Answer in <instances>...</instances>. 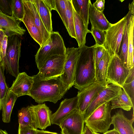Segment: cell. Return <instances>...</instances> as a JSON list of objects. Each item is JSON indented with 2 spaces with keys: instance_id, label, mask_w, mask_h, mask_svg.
I'll use <instances>...</instances> for the list:
<instances>
[{
  "instance_id": "36",
  "label": "cell",
  "mask_w": 134,
  "mask_h": 134,
  "mask_svg": "<svg viewBox=\"0 0 134 134\" xmlns=\"http://www.w3.org/2000/svg\"><path fill=\"white\" fill-rule=\"evenodd\" d=\"M8 38L4 31L0 29V64L2 63L5 56Z\"/></svg>"
},
{
  "instance_id": "10",
  "label": "cell",
  "mask_w": 134,
  "mask_h": 134,
  "mask_svg": "<svg viewBox=\"0 0 134 134\" xmlns=\"http://www.w3.org/2000/svg\"><path fill=\"white\" fill-rule=\"evenodd\" d=\"M121 88L110 84L101 91L89 105L84 114L85 120L95 110L104 104L110 102L119 93Z\"/></svg>"
},
{
  "instance_id": "42",
  "label": "cell",
  "mask_w": 134,
  "mask_h": 134,
  "mask_svg": "<svg viewBox=\"0 0 134 134\" xmlns=\"http://www.w3.org/2000/svg\"><path fill=\"white\" fill-rule=\"evenodd\" d=\"M36 134H60L55 132H51L43 130H39L36 129Z\"/></svg>"
},
{
  "instance_id": "22",
  "label": "cell",
  "mask_w": 134,
  "mask_h": 134,
  "mask_svg": "<svg viewBox=\"0 0 134 134\" xmlns=\"http://www.w3.org/2000/svg\"><path fill=\"white\" fill-rule=\"evenodd\" d=\"M26 4L34 23L41 34L44 43L50 34L45 28L32 0H23Z\"/></svg>"
},
{
  "instance_id": "13",
  "label": "cell",
  "mask_w": 134,
  "mask_h": 134,
  "mask_svg": "<svg viewBox=\"0 0 134 134\" xmlns=\"http://www.w3.org/2000/svg\"><path fill=\"white\" fill-rule=\"evenodd\" d=\"M28 107L31 113L37 129L44 130L51 125L52 111L45 103L31 105Z\"/></svg>"
},
{
  "instance_id": "41",
  "label": "cell",
  "mask_w": 134,
  "mask_h": 134,
  "mask_svg": "<svg viewBox=\"0 0 134 134\" xmlns=\"http://www.w3.org/2000/svg\"><path fill=\"white\" fill-rule=\"evenodd\" d=\"M18 134H36L35 130L29 129H20L18 128Z\"/></svg>"
},
{
  "instance_id": "33",
  "label": "cell",
  "mask_w": 134,
  "mask_h": 134,
  "mask_svg": "<svg viewBox=\"0 0 134 134\" xmlns=\"http://www.w3.org/2000/svg\"><path fill=\"white\" fill-rule=\"evenodd\" d=\"M4 71L0 65V112L6 97L9 91L5 81Z\"/></svg>"
},
{
  "instance_id": "11",
  "label": "cell",
  "mask_w": 134,
  "mask_h": 134,
  "mask_svg": "<svg viewBox=\"0 0 134 134\" xmlns=\"http://www.w3.org/2000/svg\"><path fill=\"white\" fill-rule=\"evenodd\" d=\"M105 87L96 83H92L78 92L77 109L84 115L89 105Z\"/></svg>"
},
{
  "instance_id": "30",
  "label": "cell",
  "mask_w": 134,
  "mask_h": 134,
  "mask_svg": "<svg viewBox=\"0 0 134 134\" xmlns=\"http://www.w3.org/2000/svg\"><path fill=\"white\" fill-rule=\"evenodd\" d=\"M134 69L130 70L122 88L131 99L134 104Z\"/></svg>"
},
{
  "instance_id": "48",
  "label": "cell",
  "mask_w": 134,
  "mask_h": 134,
  "mask_svg": "<svg viewBox=\"0 0 134 134\" xmlns=\"http://www.w3.org/2000/svg\"></svg>"
},
{
  "instance_id": "16",
  "label": "cell",
  "mask_w": 134,
  "mask_h": 134,
  "mask_svg": "<svg viewBox=\"0 0 134 134\" xmlns=\"http://www.w3.org/2000/svg\"><path fill=\"white\" fill-rule=\"evenodd\" d=\"M134 120V115L131 119H129L120 109L112 116L111 123L114 125V129L120 134H134L132 126Z\"/></svg>"
},
{
  "instance_id": "31",
  "label": "cell",
  "mask_w": 134,
  "mask_h": 134,
  "mask_svg": "<svg viewBox=\"0 0 134 134\" xmlns=\"http://www.w3.org/2000/svg\"><path fill=\"white\" fill-rule=\"evenodd\" d=\"M128 45V39L127 20L123 36L118 53L117 54L125 66L127 67V60Z\"/></svg>"
},
{
  "instance_id": "4",
  "label": "cell",
  "mask_w": 134,
  "mask_h": 134,
  "mask_svg": "<svg viewBox=\"0 0 134 134\" xmlns=\"http://www.w3.org/2000/svg\"><path fill=\"white\" fill-rule=\"evenodd\" d=\"M20 36L13 35L8 36L5 55L1 64L3 70L16 78L19 74V61L21 46Z\"/></svg>"
},
{
  "instance_id": "14",
  "label": "cell",
  "mask_w": 134,
  "mask_h": 134,
  "mask_svg": "<svg viewBox=\"0 0 134 134\" xmlns=\"http://www.w3.org/2000/svg\"><path fill=\"white\" fill-rule=\"evenodd\" d=\"M78 98L76 96L70 99H65L60 103L56 111L51 115V124L58 125L62 121L77 109Z\"/></svg>"
},
{
  "instance_id": "5",
  "label": "cell",
  "mask_w": 134,
  "mask_h": 134,
  "mask_svg": "<svg viewBox=\"0 0 134 134\" xmlns=\"http://www.w3.org/2000/svg\"><path fill=\"white\" fill-rule=\"evenodd\" d=\"M111 110L110 102L104 104L85 120V125L93 132H106L112 124Z\"/></svg>"
},
{
  "instance_id": "18",
  "label": "cell",
  "mask_w": 134,
  "mask_h": 134,
  "mask_svg": "<svg viewBox=\"0 0 134 134\" xmlns=\"http://www.w3.org/2000/svg\"><path fill=\"white\" fill-rule=\"evenodd\" d=\"M22 1L23 5L24 15L21 21L25 24L32 37L41 47L44 44L41 34L35 25L26 4L23 0Z\"/></svg>"
},
{
  "instance_id": "6",
  "label": "cell",
  "mask_w": 134,
  "mask_h": 134,
  "mask_svg": "<svg viewBox=\"0 0 134 134\" xmlns=\"http://www.w3.org/2000/svg\"><path fill=\"white\" fill-rule=\"evenodd\" d=\"M127 22L125 16L111 24L106 32L104 46L110 56L118 53Z\"/></svg>"
},
{
  "instance_id": "46",
  "label": "cell",
  "mask_w": 134,
  "mask_h": 134,
  "mask_svg": "<svg viewBox=\"0 0 134 134\" xmlns=\"http://www.w3.org/2000/svg\"><path fill=\"white\" fill-rule=\"evenodd\" d=\"M0 134H8L5 130H3L0 129Z\"/></svg>"
},
{
  "instance_id": "9",
  "label": "cell",
  "mask_w": 134,
  "mask_h": 134,
  "mask_svg": "<svg viewBox=\"0 0 134 134\" xmlns=\"http://www.w3.org/2000/svg\"><path fill=\"white\" fill-rule=\"evenodd\" d=\"M65 59V55H56L49 58L39 70L40 78L46 79L59 77L63 73Z\"/></svg>"
},
{
  "instance_id": "39",
  "label": "cell",
  "mask_w": 134,
  "mask_h": 134,
  "mask_svg": "<svg viewBox=\"0 0 134 134\" xmlns=\"http://www.w3.org/2000/svg\"><path fill=\"white\" fill-rule=\"evenodd\" d=\"M104 0H97L92 4L94 8L98 11L103 12L104 9Z\"/></svg>"
},
{
  "instance_id": "34",
  "label": "cell",
  "mask_w": 134,
  "mask_h": 134,
  "mask_svg": "<svg viewBox=\"0 0 134 134\" xmlns=\"http://www.w3.org/2000/svg\"><path fill=\"white\" fill-rule=\"evenodd\" d=\"M56 11L59 14L66 30L68 26L66 16V0H55Z\"/></svg>"
},
{
  "instance_id": "15",
  "label": "cell",
  "mask_w": 134,
  "mask_h": 134,
  "mask_svg": "<svg viewBox=\"0 0 134 134\" xmlns=\"http://www.w3.org/2000/svg\"><path fill=\"white\" fill-rule=\"evenodd\" d=\"M34 82L32 76H29L25 72L19 73L9 90L18 98L24 95L29 96Z\"/></svg>"
},
{
  "instance_id": "12",
  "label": "cell",
  "mask_w": 134,
  "mask_h": 134,
  "mask_svg": "<svg viewBox=\"0 0 134 134\" xmlns=\"http://www.w3.org/2000/svg\"><path fill=\"white\" fill-rule=\"evenodd\" d=\"M84 123L83 115L76 109L64 119L59 126L61 129H65L68 134H82Z\"/></svg>"
},
{
  "instance_id": "28",
  "label": "cell",
  "mask_w": 134,
  "mask_h": 134,
  "mask_svg": "<svg viewBox=\"0 0 134 134\" xmlns=\"http://www.w3.org/2000/svg\"><path fill=\"white\" fill-rule=\"evenodd\" d=\"M18 97L9 90L4 100L2 107V117L3 121L8 123L10 121L12 110Z\"/></svg>"
},
{
  "instance_id": "40",
  "label": "cell",
  "mask_w": 134,
  "mask_h": 134,
  "mask_svg": "<svg viewBox=\"0 0 134 134\" xmlns=\"http://www.w3.org/2000/svg\"><path fill=\"white\" fill-rule=\"evenodd\" d=\"M43 1L51 12L53 10H56L55 0H43Z\"/></svg>"
},
{
  "instance_id": "25",
  "label": "cell",
  "mask_w": 134,
  "mask_h": 134,
  "mask_svg": "<svg viewBox=\"0 0 134 134\" xmlns=\"http://www.w3.org/2000/svg\"><path fill=\"white\" fill-rule=\"evenodd\" d=\"M19 128L37 129L33 116L28 107L22 108L18 111Z\"/></svg>"
},
{
  "instance_id": "7",
  "label": "cell",
  "mask_w": 134,
  "mask_h": 134,
  "mask_svg": "<svg viewBox=\"0 0 134 134\" xmlns=\"http://www.w3.org/2000/svg\"><path fill=\"white\" fill-rule=\"evenodd\" d=\"M130 69L125 66L117 54L111 56L107 76V85L113 84L122 88Z\"/></svg>"
},
{
  "instance_id": "2",
  "label": "cell",
  "mask_w": 134,
  "mask_h": 134,
  "mask_svg": "<svg viewBox=\"0 0 134 134\" xmlns=\"http://www.w3.org/2000/svg\"><path fill=\"white\" fill-rule=\"evenodd\" d=\"M79 49L80 53L76 64L74 86L80 91L95 83V65L91 46L85 45Z\"/></svg>"
},
{
  "instance_id": "29",
  "label": "cell",
  "mask_w": 134,
  "mask_h": 134,
  "mask_svg": "<svg viewBox=\"0 0 134 134\" xmlns=\"http://www.w3.org/2000/svg\"><path fill=\"white\" fill-rule=\"evenodd\" d=\"M66 16L68 26L67 31L72 38L76 39L74 26V15L71 0H66Z\"/></svg>"
},
{
  "instance_id": "32",
  "label": "cell",
  "mask_w": 134,
  "mask_h": 134,
  "mask_svg": "<svg viewBox=\"0 0 134 134\" xmlns=\"http://www.w3.org/2000/svg\"><path fill=\"white\" fill-rule=\"evenodd\" d=\"M12 10L11 16L15 20L21 21L24 15L22 0H12Z\"/></svg>"
},
{
  "instance_id": "21",
  "label": "cell",
  "mask_w": 134,
  "mask_h": 134,
  "mask_svg": "<svg viewBox=\"0 0 134 134\" xmlns=\"http://www.w3.org/2000/svg\"><path fill=\"white\" fill-rule=\"evenodd\" d=\"M111 56L106 50L95 68V83L107 87V76Z\"/></svg>"
},
{
  "instance_id": "26",
  "label": "cell",
  "mask_w": 134,
  "mask_h": 134,
  "mask_svg": "<svg viewBox=\"0 0 134 134\" xmlns=\"http://www.w3.org/2000/svg\"><path fill=\"white\" fill-rule=\"evenodd\" d=\"M111 109L120 108L126 111L134 110V104L124 91L121 88L119 94L110 101Z\"/></svg>"
},
{
  "instance_id": "1",
  "label": "cell",
  "mask_w": 134,
  "mask_h": 134,
  "mask_svg": "<svg viewBox=\"0 0 134 134\" xmlns=\"http://www.w3.org/2000/svg\"><path fill=\"white\" fill-rule=\"evenodd\" d=\"M32 76L34 82L29 96L39 104L47 101L56 103L68 90L58 77L42 79L38 74Z\"/></svg>"
},
{
  "instance_id": "45",
  "label": "cell",
  "mask_w": 134,
  "mask_h": 134,
  "mask_svg": "<svg viewBox=\"0 0 134 134\" xmlns=\"http://www.w3.org/2000/svg\"><path fill=\"white\" fill-rule=\"evenodd\" d=\"M61 134H68L64 129H61Z\"/></svg>"
},
{
  "instance_id": "3",
  "label": "cell",
  "mask_w": 134,
  "mask_h": 134,
  "mask_svg": "<svg viewBox=\"0 0 134 134\" xmlns=\"http://www.w3.org/2000/svg\"><path fill=\"white\" fill-rule=\"evenodd\" d=\"M66 48L62 37L58 32L53 31L47 41L40 47L35 60L39 70L44 63L53 56L65 55Z\"/></svg>"
},
{
  "instance_id": "47",
  "label": "cell",
  "mask_w": 134,
  "mask_h": 134,
  "mask_svg": "<svg viewBox=\"0 0 134 134\" xmlns=\"http://www.w3.org/2000/svg\"><path fill=\"white\" fill-rule=\"evenodd\" d=\"M93 134H100V133L97 132H93Z\"/></svg>"
},
{
  "instance_id": "17",
  "label": "cell",
  "mask_w": 134,
  "mask_h": 134,
  "mask_svg": "<svg viewBox=\"0 0 134 134\" xmlns=\"http://www.w3.org/2000/svg\"><path fill=\"white\" fill-rule=\"evenodd\" d=\"M20 22L0 12V29L4 30L8 36L13 35L21 36L24 35L26 30L20 26Z\"/></svg>"
},
{
  "instance_id": "44",
  "label": "cell",
  "mask_w": 134,
  "mask_h": 134,
  "mask_svg": "<svg viewBox=\"0 0 134 134\" xmlns=\"http://www.w3.org/2000/svg\"><path fill=\"white\" fill-rule=\"evenodd\" d=\"M103 134H120V133L117 130L113 129L112 130L108 131L106 132Z\"/></svg>"
},
{
  "instance_id": "37",
  "label": "cell",
  "mask_w": 134,
  "mask_h": 134,
  "mask_svg": "<svg viewBox=\"0 0 134 134\" xmlns=\"http://www.w3.org/2000/svg\"><path fill=\"white\" fill-rule=\"evenodd\" d=\"M93 51L95 68L102 58L106 50L104 46L96 44L92 46Z\"/></svg>"
},
{
  "instance_id": "23",
  "label": "cell",
  "mask_w": 134,
  "mask_h": 134,
  "mask_svg": "<svg viewBox=\"0 0 134 134\" xmlns=\"http://www.w3.org/2000/svg\"><path fill=\"white\" fill-rule=\"evenodd\" d=\"M73 9L76 40L79 48H80L85 45L86 35L88 33H91V31L86 27L83 20L77 14L73 7Z\"/></svg>"
},
{
  "instance_id": "35",
  "label": "cell",
  "mask_w": 134,
  "mask_h": 134,
  "mask_svg": "<svg viewBox=\"0 0 134 134\" xmlns=\"http://www.w3.org/2000/svg\"><path fill=\"white\" fill-rule=\"evenodd\" d=\"M91 33L96 42V44L104 46L105 40L106 32L91 26Z\"/></svg>"
},
{
  "instance_id": "8",
  "label": "cell",
  "mask_w": 134,
  "mask_h": 134,
  "mask_svg": "<svg viewBox=\"0 0 134 134\" xmlns=\"http://www.w3.org/2000/svg\"><path fill=\"white\" fill-rule=\"evenodd\" d=\"M80 53L79 48H66V59L60 78L68 90L74 85L76 64Z\"/></svg>"
},
{
  "instance_id": "38",
  "label": "cell",
  "mask_w": 134,
  "mask_h": 134,
  "mask_svg": "<svg viewBox=\"0 0 134 134\" xmlns=\"http://www.w3.org/2000/svg\"><path fill=\"white\" fill-rule=\"evenodd\" d=\"M12 0H0V12L11 16L12 14Z\"/></svg>"
},
{
  "instance_id": "24",
  "label": "cell",
  "mask_w": 134,
  "mask_h": 134,
  "mask_svg": "<svg viewBox=\"0 0 134 134\" xmlns=\"http://www.w3.org/2000/svg\"><path fill=\"white\" fill-rule=\"evenodd\" d=\"M47 30L50 34L53 31L51 11L43 0H32Z\"/></svg>"
},
{
  "instance_id": "20",
  "label": "cell",
  "mask_w": 134,
  "mask_h": 134,
  "mask_svg": "<svg viewBox=\"0 0 134 134\" xmlns=\"http://www.w3.org/2000/svg\"><path fill=\"white\" fill-rule=\"evenodd\" d=\"M127 20L128 45L127 65L130 69L134 67V15L129 13L125 16Z\"/></svg>"
},
{
  "instance_id": "43",
  "label": "cell",
  "mask_w": 134,
  "mask_h": 134,
  "mask_svg": "<svg viewBox=\"0 0 134 134\" xmlns=\"http://www.w3.org/2000/svg\"><path fill=\"white\" fill-rule=\"evenodd\" d=\"M82 134H93V131L85 125Z\"/></svg>"
},
{
  "instance_id": "19",
  "label": "cell",
  "mask_w": 134,
  "mask_h": 134,
  "mask_svg": "<svg viewBox=\"0 0 134 134\" xmlns=\"http://www.w3.org/2000/svg\"><path fill=\"white\" fill-rule=\"evenodd\" d=\"M88 17L92 26L101 30L106 31L111 24L106 18L103 12L96 10L90 2Z\"/></svg>"
},
{
  "instance_id": "27",
  "label": "cell",
  "mask_w": 134,
  "mask_h": 134,
  "mask_svg": "<svg viewBox=\"0 0 134 134\" xmlns=\"http://www.w3.org/2000/svg\"><path fill=\"white\" fill-rule=\"evenodd\" d=\"M90 1V0H71L73 8L83 20L87 29L89 23L88 10Z\"/></svg>"
}]
</instances>
